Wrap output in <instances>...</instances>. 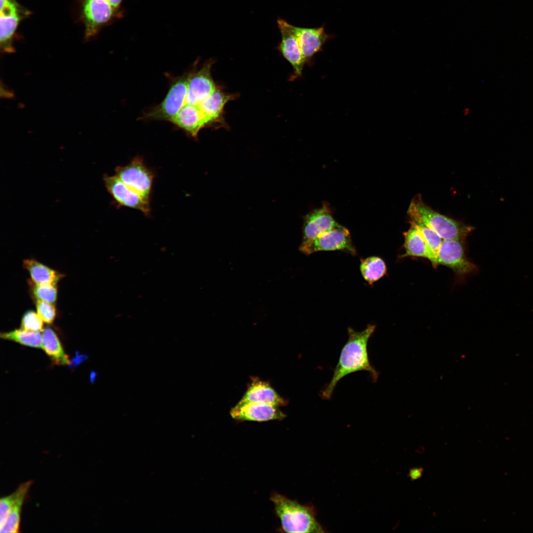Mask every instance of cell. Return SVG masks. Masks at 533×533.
<instances>
[{
    "label": "cell",
    "mask_w": 533,
    "mask_h": 533,
    "mask_svg": "<svg viewBox=\"0 0 533 533\" xmlns=\"http://www.w3.org/2000/svg\"><path fill=\"white\" fill-rule=\"evenodd\" d=\"M375 329L374 324H368L361 331L347 328L348 340L341 350L331 381L321 391L322 399H330L338 382L351 373L365 371L374 382L377 381L379 373L370 362L367 348L368 341Z\"/></svg>",
    "instance_id": "obj_1"
},
{
    "label": "cell",
    "mask_w": 533,
    "mask_h": 533,
    "mask_svg": "<svg viewBox=\"0 0 533 533\" xmlns=\"http://www.w3.org/2000/svg\"><path fill=\"white\" fill-rule=\"evenodd\" d=\"M270 499L273 503L283 532H325L316 518L315 510L312 506L302 505L276 492L271 494Z\"/></svg>",
    "instance_id": "obj_2"
},
{
    "label": "cell",
    "mask_w": 533,
    "mask_h": 533,
    "mask_svg": "<svg viewBox=\"0 0 533 533\" xmlns=\"http://www.w3.org/2000/svg\"><path fill=\"white\" fill-rule=\"evenodd\" d=\"M407 213L411 221L432 229L443 240H463L473 228L433 210L423 202L420 194L411 200Z\"/></svg>",
    "instance_id": "obj_3"
},
{
    "label": "cell",
    "mask_w": 533,
    "mask_h": 533,
    "mask_svg": "<svg viewBox=\"0 0 533 533\" xmlns=\"http://www.w3.org/2000/svg\"><path fill=\"white\" fill-rule=\"evenodd\" d=\"M187 89V74L171 78L169 90L163 101L145 113L141 118L170 122L182 108Z\"/></svg>",
    "instance_id": "obj_4"
},
{
    "label": "cell",
    "mask_w": 533,
    "mask_h": 533,
    "mask_svg": "<svg viewBox=\"0 0 533 533\" xmlns=\"http://www.w3.org/2000/svg\"><path fill=\"white\" fill-rule=\"evenodd\" d=\"M299 249L306 255L327 251H342L352 256L357 254L349 230L340 224L312 239L302 241Z\"/></svg>",
    "instance_id": "obj_5"
},
{
    "label": "cell",
    "mask_w": 533,
    "mask_h": 533,
    "mask_svg": "<svg viewBox=\"0 0 533 533\" xmlns=\"http://www.w3.org/2000/svg\"><path fill=\"white\" fill-rule=\"evenodd\" d=\"M115 173L127 186L150 201L154 175L142 158L136 157L127 165L117 167Z\"/></svg>",
    "instance_id": "obj_6"
},
{
    "label": "cell",
    "mask_w": 533,
    "mask_h": 533,
    "mask_svg": "<svg viewBox=\"0 0 533 533\" xmlns=\"http://www.w3.org/2000/svg\"><path fill=\"white\" fill-rule=\"evenodd\" d=\"M82 15L85 37L89 38L103 26L119 18L122 12L115 9L109 0H84L82 3Z\"/></svg>",
    "instance_id": "obj_7"
},
{
    "label": "cell",
    "mask_w": 533,
    "mask_h": 533,
    "mask_svg": "<svg viewBox=\"0 0 533 533\" xmlns=\"http://www.w3.org/2000/svg\"><path fill=\"white\" fill-rule=\"evenodd\" d=\"M461 240H443L437 256V265L449 267L459 276L477 270L475 264L466 257Z\"/></svg>",
    "instance_id": "obj_8"
},
{
    "label": "cell",
    "mask_w": 533,
    "mask_h": 533,
    "mask_svg": "<svg viewBox=\"0 0 533 533\" xmlns=\"http://www.w3.org/2000/svg\"><path fill=\"white\" fill-rule=\"evenodd\" d=\"M212 64L208 62L187 74L188 89L184 105L198 106L217 89L211 75Z\"/></svg>",
    "instance_id": "obj_9"
},
{
    "label": "cell",
    "mask_w": 533,
    "mask_h": 533,
    "mask_svg": "<svg viewBox=\"0 0 533 533\" xmlns=\"http://www.w3.org/2000/svg\"><path fill=\"white\" fill-rule=\"evenodd\" d=\"M104 181L117 205L137 209L146 215L150 214V201L127 186L117 176L106 175Z\"/></svg>",
    "instance_id": "obj_10"
},
{
    "label": "cell",
    "mask_w": 533,
    "mask_h": 533,
    "mask_svg": "<svg viewBox=\"0 0 533 533\" xmlns=\"http://www.w3.org/2000/svg\"><path fill=\"white\" fill-rule=\"evenodd\" d=\"M279 407L269 404L239 401L231 409L230 415L233 419L239 421L281 420L286 416Z\"/></svg>",
    "instance_id": "obj_11"
},
{
    "label": "cell",
    "mask_w": 533,
    "mask_h": 533,
    "mask_svg": "<svg viewBox=\"0 0 533 533\" xmlns=\"http://www.w3.org/2000/svg\"><path fill=\"white\" fill-rule=\"evenodd\" d=\"M0 49L3 53H11L15 51L13 37L23 15L15 0H0Z\"/></svg>",
    "instance_id": "obj_12"
},
{
    "label": "cell",
    "mask_w": 533,
    "mask_h": 533,
    "mask_svg": "<svg viewBox=\"0 0 533 533\" xmlns=\"http://www.w3.org/2000/svg\"><path fill=\"white\" fill-rule=\"evenodd\" d=\"M278 26L281 35L280 51L285 59L292 65L296 75L300 76L306 61L293 31L292 25L285 20L279 19L278 20Z\"/></svg>",
    "instance_id": "obj_13"
},
{
    "label": "cell",
    "mask_w": 533,
    "mask_h": 533,
    "mask_svg": "<svg viewBox=\"0 0 533 533\" xmlns=\"http://www.w3.org/2000/svg\"><path fill=\"white\" fill-rule=\"evenodd\" d=\"M339 225L334 220L329 205L324 203L322 207L312 210L305 216L302 241L312 239Z\"/></svg>",
    "instance_id": "obj_14"
},
{
    "label": "cell",
    "mask_w": 533,
    "mask_h": 533,
    "mask_svg": "<svg viewBox=\"0 0 533 533\" xmlns=\"http://www.w3.org/2000/svg\"><path fill=\"white\" fill-rule=\"evenodd\" d=\"M240 401L269 404L278 407L288 404V400L278 394L268 382L253 377Z\"/></svg>",
    "instance_id": "obj_15"
},
{
    "label": "cell",
    "mask_w": 533,
    "mask_h": 533,
    "mask_svg": "<svg viewBox=\"0 0 533 533\" xmlns=\"http://www.w3.org/2000/svg\"><path fill=\"white\" fill-rule=\"evenodd\" d=\"M292 28L306 61L321 50L329 37L323 27L306 28L292 25Z\"/></svg>",
    "instance_id": "obj_16"
},
{
    "label": "cell",
    "mask_w": 533,
    "mask_h": 533,
    "mask_svg": "<svg viewBox=\"0 0 533 533\" xmlns=\"http://www.w3.org/2000/svg\"><path fill=\"white\" fill-rule=\"evenodd\" d=\"M170 122L193 138H196L199 131L208 125L199 107L188 104L184 105Z\"/></svg>",
    "instance_id": "obj_17"
},
{
    "label": "cell",
    "mask_w": 533,
    "mask_h": 533,
    "mask_svg": "<svg viewBox=\"0 0 533 533\" xmlns=\"http://www.w3.org/2000/svg\"><path fill=\"white\" fill-rule=\"evenodd\" d=\"M233 96L226 95L217 88L198 106L208 125L220 118L223 108Z\"/></svg>",
    "instance_id": "obj_18"
},
{
    "label": "cell",
    "mask_w": 533,
    "mask_h": 533,
    "mask_svg": "<svg viewBox=\"0 0 533 533\" xmlns=\"http://www.w3.org/2000/svg\"><path fill=\"white\" fill-rule=\"evenodd\" d=\"M411 227L404 232L405 253L400 257H420L429 259V251L419 231L412 223Z\"/></svg>",
    "instance_id": "obj_19"
},
{
    "label": "cell",
    "mask_w": 533,
    "mask_h": 533,
    "mask_svg": "<svg viewBox=\"0 0 533 533\" xmlns=\"http://www.w3.org/2000/svg\"><path fill=\"white\" fill-rule=\"evenodd\" d=\"M42 332L41 348L55 363L63 365L69 364V357L56 333L49 327H46Z\"/></svg>",
    "instance_id": "obj_20"
},
{
    "label": "cell",
    "mask_w": 533,
    "mask_h": 533,
    "mask_svg": "<svg viewBox=\"0 0 533 533\" xmlns=\"http://www.w3.org/2000/svg\"><path fill=\"white\" fill-rule=\"evenodd\" d=\"M23 265L35 284H56L63 276L60 272L32 259L24 260Z\"/></svg>",
    "instance_id": "obj_21"
},
{
    "label": "cell",
    "mask_w": 533,
    "mask_h": 533,
    "mask_svg": "<svg viewBox=\"0 0 533 533\" xmlns=\"http://www.w3.org/2000/svg\"><path fill=\"white\" fill-rule=\"evenodd\" d=\"M360 270L364 279L372 285L386 274L387 267L381 258L372 256L361 260Z\"/></svg>",
    "instance_id": "obj_22"
},
{
    "label": "cell",
    "mask_w": 533,
    "mask_h": 533,
    "mask_svg": "<svg viewBox=\"0 0 533 533\" xmlns=\"http://www.w3.org/2000/svg\"><path fill=\"white\" fill-rule=\"evenodd\" d=\"M1 338L14 341L25 346L34 348H42V334L25 330L23 329L1 333Z\"/></svg>",
    "instance_id": "obj_23"
},
{
    "label": "cell",
    "mask_w": 533,
    "mask_h": 533,
    "mask_svg": "<svg viewBox=\"0 0 533 533\" xmlns=\"http://www.w3.org/2000/svg\"><path fill=\"white\" fill-rule=\"evenodd\" d=\"M410 222L415 225L424 239L429 251L430 258L429 260L432 266L434 268H436L438 266L437 256L438 252L443 239L435 231L426 226L422 224L416 223L412 221Z\"/></svg>",
    "instance_id": "obj_24"
},
{
    "label": "cell",
    "mask_w": 533,
    "mask_h": 533,
    "mask_svg": "<svg viewBox=\"0 0 533 533\" xmlns=\"http://www.w3.org/2000/svg\"><path fill=\"white\" fill-rule=\"evenodd\" d=\"M32 482L29 481L22 483L13 493L0 499V529L4 525L11 510L18 499L24 492L28 491Z\"/></svg>",
    "instance_id": "obj_25"
},
{
    "label": "cell",
    "mask_w": 533,
    "mask_h": 533,
    "mask_svg": "<svg viewBox=\"0 0 533 533\" xmlns=\"http://www.w3.org/2000/svg\"><path fill=\"white\" fill-rule=\"evenodd\" d=\"M27 492H24L15 503L8 515L4 525L0 529V532L1 533L19 532L20 513Z\"/></svg>",
    "instance_id": "obj_26"
},
{
    "label": "cell",
    "mask_w": 533,
    "mask_h": 533,
    "mask_svg": "<svg viewBox=\"0 0 533 533\" xmlns=\"http://www.w3.org/2000/svg\"><path fill=\"white\" fill-rule=\"evenodd\" d=\"M33 295L36 300L54 303L57 299V289L56 284H35L32 287Z\"/></svg>",
    "instance_id": "obj_27"
},
{
    "label": "cell",
    "mask_w": 533,
    "mask_h": 533,
    "mask_svg": "<svg viewBox=\"0 0 533 533\" xmlns=\"http://www.w3.org/2000/svg\"><path fill=\"white\" fill-rule=\"evenodd\" d=\"M21 328L25 330L39 332L42 331L43 321L40 317L33 310L26 311L21 319Z\"/></svg>",
    "instance_id": "obj_28"
},
{
    "label": "cell",
    "mask_w": 533,
    "mask_h": 533,
    "mask_svg": "<svg viewBox=\"0 0 533 533\" xmlns=\"http://www.w3.org/2000/svg\"><path fill=\"white\" fill-rule=\"evenodd\" d=\"M37 313L43 322L51 324L55 319L56 311L55 306L51 303L36 300Z\"/></svg>",
    "instance_id": "obj_29"
},
{
    "label": "cell",
    "mask_w": 533,
    "mask_h": 533,
    "mask_svg": "<svg viewBox=\"0 0 533 533\" xmlns=\"http://www.w3.org/2000/svg\"><path fill=\"white\" fill-rule=\"evenodd\" d=\"M422 472L423 469L421 467L413 468L410 470L409 476L411 480H416L421 477Z\"/></svg>",
    "instance_id": "obj_30"
},
{
    "label": "cell",
    "mask_w": 533,
    "mask_h": 533,
    "mask_svg": "<svg viewBox=\"0 0 533 533\" xmlns=\"http://www.w3.org/2000/svg\"><path fill=\"white\" fill-rule=\"evenodd\" d=\"M0 96L1 97L5 98H11L13 97L14 94L11 90L8 89L5 86H2L1 84L0 85Z\"/></svg>",
    "instance_id": "obj_31"
},
{
    "label": "cell",
    "mask_w": 533,
    "mask_h": 533,
    "mask_svg": "<svg viewBox=\"0 0 533 533\" xmlns=\"http://www.w3.org/2000/svg\"><path fill=\"white\" fill-rule=\"evenodd\" d=\"M112 6L116 10H119L122 0H109Z\"/></svg>",
    "instance_id": "obj_32"
}]
</instances>
